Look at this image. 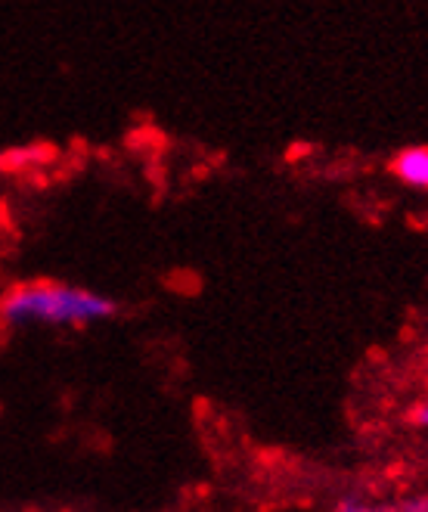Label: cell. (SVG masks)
Here are the masks:
<instances>
[{
    "mask_svg": "<svg viewBox=\"0 0 428 512\" xmlns=\"http://www.w3.org/2000/svg\"><path fill=\"white\" fill-rule=\"evenodd\" d=\"M335 512H397V509H376V506H363V503H342Z\"/></svg>",
    "mask_w": 428,
    "mask_h": 512,
    "instance_id": "4",
    "label": "cell"
},
{
    "mask_svg": "<svg viewBox=\"0 0 428 512\" xmlns=\"http://www.w3.org/2000/svg\"><path fill=\"white\" fill-rule=\"evenodd\" d=\"M115 314V301L69 283H25L0 301L7 326H90Z\"/></svg>",
    "mask_w": 428,
    "mask_h": 512,
    "instance_id": "1",
    "label": "cell"
},
{
    "mask_svg": "<svg viewBox=\"0 0 428 512\" xmlns=\"http://www.w3.org/2000/svg\"><path fill=\"white\" fill-rule=\"evenodd\" d=\"M413 423H416L419 429H428V401H422V404L413 410Z\"/></svg>",
    "mask_w": 428,
    "mask_h": 512,
    "instance_id": "5",
    "label": "cell"
},
{
    "mask_svg": "<svg viewBox=\"0 0 428 512\" xmlns=\"http://www.w3.org/2000/svg\"><path fill=\"white\" fill-rule=\"evenodd\" d=\"M391 174L404 187L428 190V146H407L391 159Z\"/></svg>",
    "mask_w": 428,
    "mask_h": 512,
    "instance_id": "2",
    "label": "cell"
},
{
    "mask_svg": "<svg viewBox=\"0 0 428 512\" xmlns=\"http://www.w3.org/2000/svg\"><path fill=\"white\" fill-rule=\"evenodd\" d=\"M397 512H428V494L425 497H410L397 506Z\"/></svg>",
    "mask_w": 428,
    "mask_h": 512,
    "instance_id": "3",
    "label": "cell"
}]
</instances>
